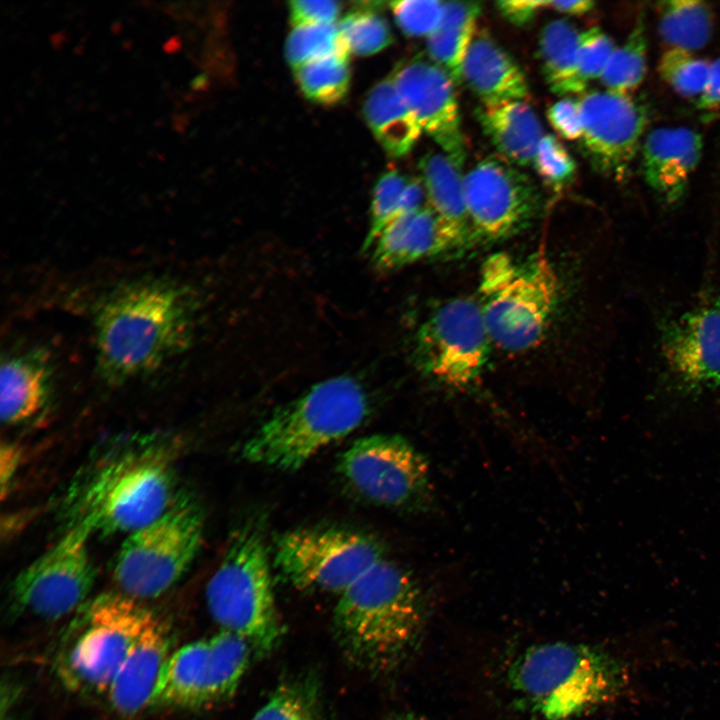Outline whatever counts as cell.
<instances>
[{
    "mask_svg": "<svg viewBox=\"0 0 720 720\" xmlns=\"http://www.w3.org/2000/svg\"><path fill=\"white\" fill-rule=\"evenodd\" d=\"M198 300L174 280L150 278L122 284L96 305V365L120 384L157 371L191 344Z\"/></svg>",
    "mask_w": 720,
    "mask_h": 720,
    "instance_id": "obj_1",
    "label": "cell"
},
{
    "mask_svg": "<svg viewBox=\"0 0 720 720\" xmlns=\"http://www.w3.org/2000/svg\"><path fill=\"white\" fill-rule=\"evenodd\" d=\"M425 618L422 591L398 564L380 559L338 596L334 625L349 659L372 671L391 670L418 641Z\"/></svg>",
    "mask_w": 720,
    "mask_h": 720,
    "instance_id": "obj_2",
    "label": "cell"
},
{
    "mask_svg": "<svg viewBox=\"0 0 720 720\" xmlns=\"http://www.w3.org/2000/svg\"><path fill=\"white\" fill-rule=\"evenodd\" d=\"M368 411L366 390L355 377L327 378L276 409L243 443L241 455L249 463L295 471L357 429Z\"/></svg>",
    "mask_w": 720,
    "mask_h": 720,
    "instance_id": "obj_3",
    "label": "cell"
},
{
    "mask_svg": "<svg viewBox=\"0 0 720 720\" xmlns=\"http://www.w3.org/2000/svg\"><path fill=\"white\" fill-rule=\"evenodd\" d=\"M507 677L525 705L544 720H571L613 699L625 682L612 656L568 642L528 647L513 660Z\"/></svg>",
    "mask_w": 720,
    "mask_h": 720,
    "instance_id": "obj_4",
    "label": "cell"
},
{
    "mask_svg": "<svg viewBox=\"0 0 720 720\" xmlns=\"http://www.w3.org/2000/svg\"><path fill=\"white\" fill-rule=\"evenodd\" d=\"M560 291L557 271L544 253L525 260L506 252L488 256L477 300L493 345L511 353L536 347L555 316Z\"/></svg>",
    "mask_w": 720,
    "mask_h": 720,
    "instance_id": "obj_5",
    "label": "cell"
},
{
    "mask_svg": "<svg viewBox=\"0 0 720 720\" xmlns=\"http://www.w3.org/2000/svg\"><path fill=\"white\" fill-rule=\"evenodd\" d=\"M173 473L158 448L127 452L101 465L73 501L72 525L102 534H131L172 505Z\"/></svg>",
    "mask_w": 720,
    "mask_h": 720,
    "instance_id": "obj_6",
    "label": "cell"
},
{
    "mask_svg": "<svg viewBox=\"0 0 720 720\" xmlns=\"http://www.w3.org/2000/svg\"><path fill=\"white\" fill-rule=\"evenodd\" d=\"M82 608L59 646L56 674L71 691L107 693L156 615L122 592L99 595Z\"/></svg>",
    "mask_w": 720,
    "mask_h": 720,
    "instance_id": "obj_7",
    "label": "cell"
},
{
    "mask_svg": "<svg viewBox=\"0 0 720 720\" xmlns=\"http://www.w3.org/2000/svg\"><path fill=\"white\" fill-rule=\"evenodd\" d=\"M208 611L221 630L245 639L259 655L272 652L284 628L276 606L269 556L249 526L232 538L206 588Z\"/></svg>",
    "mask_w": 720,
    "mask_h": 720,
    "instance_id": "obj_8",
    "label": "cell"
},
{
    "mask_svg": "<svg viewBox=\"0 0 720 720\" xmlns=\"http://www.w3.org/2000/svg\"><path fill=\"white\" fill-rule=\"evenodd\" d=\"M203 534L200 506L186 498L172 503L161 517L123 542L113 572L121 592L138 601L167 592L194 561Z\"/></svg>",
    "mask_w": 720,
    "mask_h": 720,
    "instance_id": "obj_9",
    "label": "cell"
},
{
    "mask_svg": "<svg viewBox=\"0 0 720 720\" xmlns=\"http://www.w3.org/2000/svg\"><path fill=\"white\" fill-rule=\"evenodd\" d=\"M337 470L356 495L375 505L421 512L434 505L428 462L402 436L357 439L340 456Z\"/></svg>",
    "mask_w": 720,
    "mask_h": 720,
    "instance_id": "obj_10",
    "label": "cell"
},
{
    "mask_svg": "<svg viewBox=\"0 0 720 720\" xmlns=\"http://www.w3.org/2000/svg\"><path fill=\"white\" fill-rule=\"evenodd\" d=\"M493 342L476 298H452L419 326L414 341L417 368L428 378L465 389L482 375Z\"/></svg>",
    "mask_w": 720,
    "mask_h": 720,
    "instance_id": "obj_11",
    "label": "cell"
},
{
    "mask_svg": "<svg viewBox=\"0 0 720 720\" xmlns=\"http://www.w3.org/2000/svg\"><path fill=\"white\" fill-rule=\"evenodd\" d=\"M383 557L372 538L338 528L290 530L274 549V565L292 586L338 596Z\"/></svg>",
    "mask_w": 720,
    "mask_h": 720,
    "instance_id": "obj_12",
    "label": "cell"
},
{
    "mask_svg": "<svg viewBox=\"0 0 720 720\" xmlns=\"http://www.w3.org/2000/svg\"><path fill=\"white\" fill-rule=\"evenodd\" d=\"M251 651L245 639L225 630L180 647L163 665L149 707L201 708L229 698Z\"/></svg>",
    "mask_w": 720,
    "mask_h": 720,
    "instance_id": "obj_13",
    "label": "cell"
},
{
    "mask_svg": "<svg viewBox=\"0 0 720 720\" xmlns=\"http://www.w3.org/2000/svg\"><path fill=\"white\" fill-rule=\"evenodd\" d=\"M92 533L72 525L14 579L10 597L16 612L57 620L80 608L95 581L88 540Z\"/></svg>",
    "mask_w": 720,
    "mask_h": 720,
    "instance_id": "obj_14",
    "label": "cell"
},
{
    "mask_svg": "<svg viewBox=\"0 0 720 720\" xmlns=\"http://www.w3.org/2000/svg\"><path fill=\"white\" fill-rule=\"evenodd\" d=\"M474 243H494L527 228L541 207L533 180L500 156L480 160L464 175Z\"/></svg>",
    "mask_w": 720,
    "mask_h": 720,
    "instance_id": "obj_15",
    "label": "cell"
},
{
    "mask_svg": "<svg viewBox=\"0 0 720 720\" xmlns=\"http://www.w3.org/2000/svg\"><path fill=\"white\" fill-rule=\"evenodd\" d=\"M580 96L582 152L598 173L623 179L648 122L645 104L630 94L609 90Z\"/></svg>",
    "mask_w": 720,
    "mask_h": 720,
    "instance_id": "obj_16",
    "label": "cell"
},
{
    "mask_svg": "<svg viewBox=\"0 0 720 720\" xmlns=\"http://www.w3.org/2000/svg\"><path fill=\"white\" fill-rule=\"evenodd\" d=\"M390 76L422 131L463 166L466 150L456 85L447 72L433 62L414 58L398 64Z\"/></svg>",
    "mask_w": 720,
    "mask_h": 720,
    "instance_id": "obj_17",
    "label": "cell"
},
{
    "mask_svg": "<svg viewBox=\"0 0 720 720\" xmlns=\"http://www.w3.org/2000/svg\"><path fill=\"white\" fill-rule=\"evenodd\" d=\"M661 351L682 390L696 393L720 387V304L669 321L662 330Z\"/></svg>",
    "mask_w": 720,
    "mask_h": 720,
    "instance_id": "obj_18",
    "label": "cell"
},
{
    "mask_svg": "<svg viewBox=\"0 0 720 720\" xmlns=\"http://www.w3.org/2000/svg\"><path fill=\"white\" fill-rule=\"evenodd\" d=\"M465 248L461 239L425 204L392 220L369 253L377 271L393 272Z\"/></svg>",
    "mask_w": 720,
    "mask_h": 720,
    "instance_id": "obj_19",
    "label": "cell"
},
{
    "mask_svg": "<svg viewBox=\"0 0 720 720\" xmlns=\"http://www.w3.org/2000/svg\"><path fill=\"white\" fill-rule=\"evenodd\" d=\"M702 147L700 134L685 127H661L646 137L642 147L644 178L665 203L675 204L685 195Z\"/></svg>",
    "mask_w": 720,
    "mask_h": 720,
    "instance_id": "obj_20",
    "label": "cell"
},
{
    "mask_svg": "<svg viewBox=\"0 0 720 720\" xmlns=\"http://www.w3.org/2000/svg\"><path fill=\"white\" fill-rule=\"evenodd\" d=\"M172 647V632L157 615L119 669L107 692L111 707L133 716L150 706L163 665Z\"/></svg>",
    "mask_w": 720,
    "mask_h": 720,
    "instance_id": "obj_21",
    "label": "cell"
},
{
    "mask_svg": "<svg viewBox=\"0 0 720 720\" xmlns=\"http://www.w3.org/2000/svg\"><path fill=\"white\" fill-rule=\"evenodd\" d=\"M54 367L47 350L26 348L7 354L0 372L1 420L16 425L38 415L53 385Z\"/></svg>",
    "mask_w": 720,
    "mask_h": 720,
    "instance_id": "obj_22",
    "label": "cell"
},
{
    "mask_svg": "<svg viewBox=\"0 0 720 720\" xmlns=\"http://www.w3.org/2000/svg\"><path fill=\"white\" fill-rule=\"evenodd\" d=\"M462 81L482 103L524 100L529 92L520 66L487 34L474 36L462 65Z\"/></svg>",
    "mask_w": 720,
    "mask_h": 720,
    "instance_id": "obj_23",
    "label": "cell"
},
{
    "mask_svg": "<svg viewBox=\"0 0 720 720\" xmlns=\"http://www.w3.org/2000/svg\"><path fill=\"white\" fill-rule=\"evenodd\" d=\"M476 120L500 157L515 166L533 164L543 130L538 116L524 100L482 103Z\"/></svg>",
    "mask_w": 720,
    "mask_h": 720,
    "instance_id": "obj_24",
    "label": "cell"
},
{
    "mask_svg": "<svg viewBox=\"0 0 720 720\" xmlns=\"http://www.w3.org/2000/svg\"><path fill=\"white\" fill-rule=\"evenodd\" d=\"M462 165L444 152H429L419 161L428 205L461 239L466 248L474 243L469 222Z\"/></svg>",
    "mask_w": 720,
    "mask_h": 720,
    "instance_id": "obj_25",
    "label": "cell"
},
{
    "mask_svg": "<svg viewBox=\"0 0 720 720\" xmlns=\"http://www.w3.org/2000/svg\"><path fill=\"white\" fill-rule=\"evenodd\" d=\"M363 116L383 149L392 157L407 155L417 143L422 129L398 92L391 76L368 92Z\"/></svg>",
    "mask_w": 720,
    "mask_h": 720,
    "instance_id": "obj_26",
    "label": "cell"
},
{
    "mask_svg": "<svg viewBox=\"0 0 720 720\" xmlns=\"http://www.w3.org/2000/svg\"><path fill=\"white\" fill-rule=\"evenodd\" d=\"M482 4L477 1H446L439 27L427 37V52L455 85L462 82V65L475 36Z\"/></svg>",
    "mask_w": 720,
    "mask_h": 720,
    "instance_id": "obj_27",
    "label": "cell"
},
{
    "mask_svg": "<svg viewBox=\"0 0 720 720\" xmlns=\"http://www.w3.org/2000/svg\"><path fill=\"white\" fill-rule=\"evenodd\" d=\"M581 34L565 19L550 21L540 33L542 72L550 90L560 96L582 95L587 87L578 73Z\"/></svg>",
    "mask_w": 720,
    "mask_h": 720,
    "instance_id": "obj_28",
    "label": "cell"
},
{
    "mask_svg": "<svg viewBox=\"0 0 720 720\" xmlns=\"http://www.w3.org/2000/svg\"><path fill=\"white\" fill-rule=\"evenodd\" d=\"M658 31L672 49L691 52L704 47L713 31L711 8L704 2L671 0L658 3Z\"/></svg>",
    "mask_w": 720,
    "mask_h": 720,
    "instance_id": "obj_29",
    "label": "cell"
},
{
    "mask_svg": "<svg viewBox=\"0 0 720 720\" xmlns=\"http://www.w3.org/2000/svg\"><path fill=\"white\" fill-rule=\"evenodd\" d=\"M347 55L333 54L294 68L305 97L319 104H335L347 94L351 73Z\"/></svg>",
    "mask_w": 720,
    "mask_h": 720,
    "instance_id": "obj_30",
    "label": "cell"
},
{
    "mask_svg": "<svg viewBox=\"0 0 720 720\" xmlns=\"http://www.w3.org/2000/svg\"><path fill=\"white\" fill-rule=\"evenodd\" d=\"M381 2L359 3L337 24L347 51L358 56L378 53L393 42L390 25L380 13Z\"/></svg>",
    "mask_w": 720,
    "mask_h": 720,
    "instance_id": "obj_31",
    "label": "cell"
},
{
    "mask_svg": "<svg viewBox=\"0 0 720 720\" xmlns=\"http://www.w3.org/2000/svg\"><path fill=\"white\" fill-rule=\"evenodd\" d=\"M647 38L643 15H639L625 43L614 49L600 77L612 92L626 93L637 88L646 74Z\"/></svg>",
    "mask_w": 720,
    "mask_h": 720,
    "instance_id": "obj_32",
    "label": "cell"
},
{
    "mask_svg": "<svg viewBox=\"0 0 720 720\" xmlns=\"http://www.w3.org/2000/svg\"><path fill=\"white\" fill-rule=\"evenodd\" d=\"M333 54L349 56L335 23L294 27L285 43V57L293 69Z\"/></svg>",
    "mask_w": 720,
    "mask_h": 720,
    "instance_id": "obj_33",
    "label": "cell"
},
{
    "mask_svg": "<svg viewBox=\"0 0 720 720\" xmlns=\"http://www.w3.org/2000/svg\"><path fill=\"white\" fill-rule=\"evenodd\" d=\"M409 179L397 170H390L376 182L370 207L369 228L362 245L364 252L371 250L383 229L397 217L400 198Z\"/></svg>",
    "mask_w": 720,
    "mask_h": 720,
    "instance_id": "obj_34",
    "label": "cell"
},
{
    "mask_svg": "<svg viewBox=\"0 0 720 720\" xmlns=\"http://www.w3.org/2000/svg\"><path fill=\"white\" fill-rule=\"evenodd\" d=\"M658 71L678 94L699 97L708 80L710 63L691 52L671 48L661 57Z\"/></svg>",
    "mask_w": 720,
    "mask_h": 720,
    "instance_id": "obj_35",
    "label": "cell"
},
{
    "mask_svg": "<svg viewBox=\"0 0 720 720\" xmlns=\"http://www.w3.org/2000/svg\"><path fill=\"white\" fill-rule=\"evenodd\" d=\"M532 165L544 183L554 190H560L568 185L577 169L572 155L552 134H544Z\"/></svg>",
    "mask_w": 720,
    "mask_h": 720,
    "instance_id": "obj_36",
    "label": "cell"
},
{
    "mask_svg": "<svg viewBox=\"0 0 720 720\" xmlns=\"http://www.w3.org/2000/svg\"><path fill=\"white\" fill-rule=\"evenodd\" d=\"M444 1L402 0L389 3L395 22L409 37H429L440 25Z\"/></svg>",
    "mask_w": 720,
    "mask_h": 720,
    "instance_id": "obj_37",
    "label": "cell"
},
{
    "mask_svg": "<svg viewBox=\"0 0 720 720\" xmlns=\"http://www.w3.org/2000/svg\"><path fill=\"white\" fill-rule=\"evenodd\" d=\"M251 720H318L312 701L293 684L278 687Z\"/></svg>",
    "mask_w": 720,
    "mask_h": 720,
    "instance_id": "obj_38",
    "label": "cell"
},
{
    "mask_svg": "<svg viewBox=\"0 0 720 720\" xmlns=\"http://www.w3.org/2000/svg\"><path fill=\"white\" fill-rule=\"evenodd\" d=\"M615 49L612 39L594 27L582 31L578 53V73L587 86L590 80L600 78Z\"/></svg>",
    "mask_w": 720,
    "mask_h": 720,
    "instance_id": "obj_39",
    "label": "cell"
},
{
    "mask_svg": "<svg viewBox=\"0 0 720 720\" xmlns=\"http://www.w3.org/2000/svg\"><path fill=\"white\" fill-rule=\"evenodd\" d=\"M341 12V3L329 0H297L289 2L290 22L294 27L334 24Z\"/></svg>",
    "mask_w": 720,
    "mask_h": 720,
    "instance_id": "obj_40",
    "label": "cell"
},
{
    "mask_svg": "<svg viewBox=\"0 0 720 720\" xmlns=\"http://www.w3.org/2000/svg\"><path fill=\"white\" fill-rule=\"evenodd\" d=\"M547 117L562 138L571 141L581 138L582 119L578 99L568 96L559 99L549 107Z\"/></svg>",
    "mask_w": 720,
    "mask_h": 720,
    "instance_id": "obj_41",
    "label": "cell"
},
{
    "mask_svg": "<svg viewBox=\"0 0 720 720\" xmlns=\"http://www.w3.org/2000/svg\"><path fill=\"white\" fill-rule=\"evenodd\" d=\"M696 107L704 121L720 118V58L710 63L708 80Z\"/></svg>",
    "mask_w": 720,
    "mask_h": 720,
    "instance_id": "obj_42",
    "label": "cell"
},
{
    "mask_svg": "<svg viewBox=\"0 0 720 720\" xmlns=\"http://www.w3.org/2000/svg\"><path fill=\"white\" fill-rule=\"evenodd\" d=\"M495 5L508 22L523 27L531 23L540 10L548 8L549 1L510 0L498 1Z\"/></svg>",
    "mask_w": 720,
    "mask_h": 720,
    "instance_id": "obj_43",
    "label": "cell"
},
{
    "mask_svg": "<svg viewBox=\"0 0 720 720\" xmlns=\"http://www.w3.org/2000/svg\"><path fill=\"white\" fill-rule=\"evenodd\" d=\"M21 448L12 442H3L0 447V482L1 496L8 494L16 471L21 463Z\"/></svg>",
    "mask_w": 720,
    "mask_h": 720,
    "instance_id": "obj_44",
    "label": "cell"
},
{
    "mask_svg": "<svg viewBox=\"0 0 720 720\" xmlns=\"http://www.w3.org/2000/svg\"><path fill=\"white\" fill-rule=\"evenodd\" d=\"M595 6L593 1H549L548 8L565 15H582L591 11Z\"/></svg>",
    "mask_w": 720,
    "mask_h": 720,
    "instance_id": "obj_45",
    "label": "cell"
},
{
    "mask_svg": "<svg viewBox=\"0 0 720 720\" xmlns=\"http://www.w3.org/2000/svg\"><path fill=\"white\" fill-rule=\"evenodd\" d=\"M390 720H426V719H424V717H421L419 715L407 712V713L396 714Z\"/></svg>",
    "mask_w": 720,
    "mask_h": 720,
    "instance_id": "obj_46",
    "label": "cell"
},
{
    "mask_svg": "<svg viewBox=\"0 0 720 720\" xmlns=\"http://www.w3.org/2000/svg\"><path fill=\"white\" fill-rule=\"evenodd\" d=\"M205 82H206V76L201 74L191 80L190 87L193 90H199L203 87Z\"/></svg>",
    "mask_w": 720,
    "mask_h": 720,
    "instance_id": "obj_47",
    "label": "cell"
},
{
    "mask_svg": "<svg viewBox=\"0 0 720 720\" xmlns=\"http://www.w3.org/2000/svg\"><path fill=\"white\" fill-rule=\"evenodd\" d=\"M3 720H9V719H4V718H3Z\"/></svg>",
    "mask_w": 720,
    "mask_h": 720,
    "instance_id": "obj_48",
    "label": "cell"
}]
</instances>
